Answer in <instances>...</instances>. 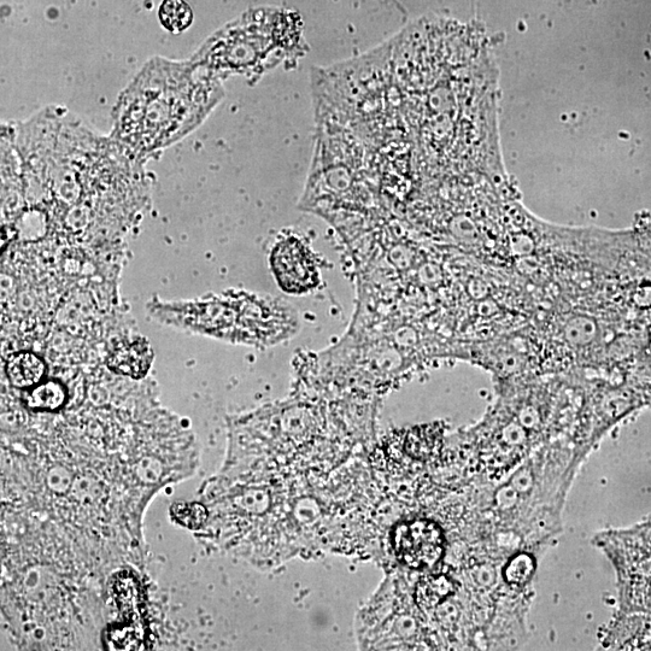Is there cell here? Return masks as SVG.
<instances>
[{
  "instance_id": "cell-1",
  "label": "cell",
  "mask_w": 651,
  "mask_h": 651,
  "mask_svg": "<svg viewBox=\"0 0 651 651\" xmlns=\"http://www.w3.org/2000/svg\"><path fill=\"white\" fill-rule=\"evenodd\" d=\"M222 96L220 81L202 64L157 58L123 92L115 136L134 152L166 148L201 125Z\"/></svg>"
},
{
  "instance_id": "cell-2",
  "label": "cell",
  "mask_w": 651,
  "mask_h": 651,
  "mask_svg": "<svg viewBox=\"0 0 651 651\" xmlns=\"http://www.w3.org/2000/svg\"><path fill=\"white\" fill-rule=\"evenodd\" d=\"M271 263L281 289L302 295L320 283L315 254L303 239L289 237L274 246Z\"/></svg>"
},
{
  "instance_id": "cell-3",
  "label": "cell",
  "mask_w": 651,
  "mask_h": 651,
  "mask_svg": "<svg viewBox=\"0 0 651 651\" xmlns=\"http://www.w3.org/2000/svg\"><path fill=\"white\" fill-rule=\"evenodd\" d=\"M394 547L398 559L414 570L436 565L444 553L441 529L431 521L418 520L397 527Z\"/></svg>"
},
{
  "instance_id": "cell-4",
  "label": "cell",
  "mask_w": 651,
  "mask_h": 651,
  "mask_svg": "<svg viewBox=\"0 0 651 651\" xmlns=\"http://www.w3.org/2000/svg\"><path fill=\"white\" fill-rule=\"evenodd\" d=\"M116 602L122 614L121 629L110 630L109 641L115 649L138 650L144 642L139 591L131 578H120L114 586Z\"/></svg>"
},
{
  "instance_id": "cell-5",
  "label": "cell",
  "mask_w": 651,
  "mask_h": 651,
  "mask_svg": "<svg viewBox=\"0 0 651 651\" xmlns=\"http://www.w3.org/2000/svg\"><path fill=\"white\" fill-rule=\"evenodd\" d=\"M10 383L16 387L37 385L45 374L44 361L32 353H19L10 357L7 365Z\"/></svg>"
},
{
  "instance_id": "cell-6",
  "label": "cell",
  "mask_w": 651,
  "mask_h": 651,
  "mask_svg": "<svg viewBox=\"0 0 651 651\" xmlns=\"http://www.w3.org/2000/svg\"><path fill=\"white\" fill-rule=\"evenodd\" d=\"M150 360L148 346L136 343L117 350L111 357L110 366L122 374L140 377L149 368Z\"/></svg>"
},
{
  "instance_id": "cell-7",
  "label": "cell",
  "mask_w": 651,
  "mask_h": 651,
  "mask_svg": "<svg viewBox=\"0 0 651 651\" xmlns=\"http://www.w3.org/2000/svg\"><path fill=\"white\" fill-rule=\"evenodd\" d=\"M158 20L166 31L183 33L192 25V9L185 0H163L158 9Z\"/></svg>"
},
{
  "instance_id": "cell-8",
  "label": "cell",
  "mask_w": 651,
  "mask_h": 651,
  "mask_svg": "<svg viewBox=\"0 0 651 651\" xmlns=\"http://www.w3.org/2000/svg\"><path fill=\"white\" fill-rule=\"evenodd\" d=\"M67 392L63 385L57 381L51 380L35 387L29 392L27 404L32 409L54 410L60 409L66 402Z\"/></svg>"
},
{
  "instance_id": "cell-9",
  "label": "cell",
  "mask_w": 651,
  "mask_h": 651,
  "mask_svg": "<svg viewBox=\"0 0 651 651\" xmlns=\"http://www.w3.org/2000/svg\"><path fill=\"white\" fill-rule=\"evenodd\" d=\"M454 592V583L445 577L428 578L418 590V602L425 609H432Z\"/></svg>"
},
{
  "instance_id": "cell-10",
  "label": "cell",
  "mask_w": 651,
  "mask_h": 651,
  "mask_svg": "<svg viewBox=\"0 0 651 651\" xmlns=\"http://www.w3.org/2000/svg\"><path fill=\"white\" fill-rule=\"evenodd\" d=\"M172 515L180 525L191 530L199 529L208 518L207 509L198 503H177L172 507Z\"/></svg>"
},
{
  "instance_id": "cell-11",
  "label": "cell",
  "mask_w": 651,
  "mask_h": 651,
  "mask_svg": "<svg viewBox=\"0 0 651 651\" xmlns=\"http://www.w3.org/2000/svg\"><path fill=\"white\" fill-rule=\"evenodd\" d=\"M535 563L530 556L519 555L508 563L506 577L509 583L524 584L532 577Z\"/></svg>"
}]
</instances>
